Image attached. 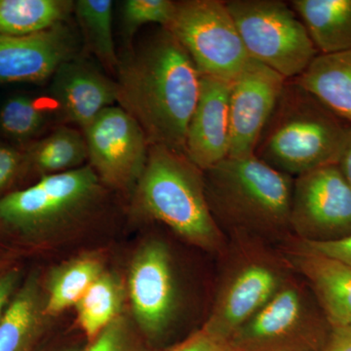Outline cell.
Returning <instances> with one entry per match:
<instances>
[{
	"instance_id": "cell-16",
	"label": "cell",
	"mask_w": 351,
	"mask_h": 351,
	"mask_svg": "<svg viewBox=\"0 0 351 351\" xmlns=\"http://www.w3.org/2000/svg\"><path fill=\"white\" fill-rule=\"evenodd\" d=\"M232 82L200 75L197 104L186 138V154L205 171L230 156Z\"/></svg>"
},
{
	"instance_id": "cell-27",
	"label": "cell",
	"mask_w": 351,
	"mask_h": 351,
	"mask_svg": "<svg viewBox=\"0 0 351 351\" xmlns=\"http://www.w3.org/2000/svg\"><path fill=\"white\" fill-rule=\"evenodd\" d=\"M174 10L175 1L172 0H126L122 2L121 21L124 36L131 40L135 32L145 25L167 27Z\"/></svg>"
},
{
	"instance_id": "cell-18",
	"label": "cell",
	"mask_w": 351,
	"mask_h": 351,
	"mask_svg": "<svg viewBox=\"0 0 351 351\" xmlns=\"http://www.w3.org/2000/svg\"><path fill=\"white\" fill-rule=\"evenodd\" d=\"M45 294L36 272L23 280L0 318V351H31L46 322Z\"/></svg>"
},
{
	"instance_id": "cell-21",
	"label": "cell",
	"mask_w": 351,
	"mask_h": 351,
	"mask_svg": "<svg viewBox=\"0 0 351 351\" xmlns=\"http://www.w3.org/2000/svg\"><path fill=\"white\" fill-rule=\"evenodd\" d=\"M25 171H34L40 178L76 169L88 160L87 145L80 129L59 125L45 137L27 147Z\"/></svg>"
},
{
	"instance_id": "cell-36",
	"label": "cell",
	"mask_w": 351,
	"mask_h": 351,
	"mask_svg": "<svg viewBox=\"0 0 351 351\" xmlns=\"http://www.w3.org/2000/svg\"><path fill=\"white\" fill-rule=\"evenodd\" d=\"M8 258V257H5V256L0 255V260H2V258Z\"/></svg>"
},
{
	"instance_id": "cell-5",
	"label": "cell",
	"mask_w": 351,
	"mask_h": 351,
	"mask_svg": "<svg viewBox=\"0 0 351 351\" xmlns=\"http://www.w3.org/2000/svg\"><path fill=\"white\" fill-rule=\"evenodd\" d=\"M110 197L89 164L0 196V234L31 243L103 217Z\"/></svg>"
},
{
	"instance_id": "cell-1",
	"label": "cell",
	"mask_w": 351,
	"mask_h": 351,
	"mask_svg": "<svg viewBox=\"0 0 351 351\" xmlns=\"http://www.w3.org/2000/svg\"><path fill=\"white\" fill-rule=\"evenodd\" d=\"M115 82L117 106L142 127L149 145L186 154L200 73L175 36L160 27L129 47L119 58Z\"/></svg>"
},
{
	"instance_id": "cell-31",
	"label": "cell",
	"mask_w": 351,
	"mask_h": 351,
	"mask_svg": "<svg viewBox=\"0 0 351 351\" xmlns=\"http://www.w3.org/2000/svg\"><path fill=\"white\" fill-rule=\"evenodd\" d=\"M289 242L302 250L326 256L351 267V234L345 239L324 242V243H311V242L299 241L294 239L289 240Z\"/></svg>"
},
{
	"instance_id": "cell-17",
	"label": "cell",
	"mask_w": 351,
	"mask_h": 351,
	"mask_svg": "<svg viewBox=\"0 0 351 351\" xmlns=\"http://www.w3.org/2000/svg\"><path fill=\"white\" fill-rule=\"evenodd\" d=\"M277 248L304 279L331 326H351V267L289 241Z\"/></svg>"
},
{
	"instance_id": "cell-14",
	"label": "cell",
	"mask_w": 351,
	"mask_h": 351,
	"mask_svg": "<svg viewBox=\"0 0 351 351\" xmlns=\"http://www.w3.org/2000/svg\"><path fill=\"white\" fill-rule=\"evenodd\" d=\"M287 80L252 59L232 82L230 93V156H254L261 134L276 108Z\"/></svg>"
},
{
	"instance_id": "cell-10",
	"label": "cell",
	"mask_w": 351,
	"mask_h": 351,
	"mask_svg": "<svg viewBox=\"0 0 351 351\" xmlns=\"http://www.w3.org/2000/svg\"><path fill=\"white\" fill-rule=\"evenodd\" d=\"M88 160L101 184L133 195L144 172L149 144L142 127L119 106L103 110L82 130Z\"/></svg>"
},
{
	"instance_id": "cell-9",
	"label": "cell",
	"mask_w": 351,
	"mask_h": 351,
	"mask_svg": "<svg viewBox=\"0 0 351 351\" xmlns=\"http://www.w3.org/2000/svg\"><path fill=\"white\" fill-rule=\"evenodd\" d=\"M165 29L189 53L200 75L233 82L252 60L226 1H175Z\"/></svg>"
},
{
	"instance_id": "cell-7",
	"label": "cell",
	"mask_w": 351,
	"mask_h": 351,
	"mask_svg": "<svg viewBox=\"0 0 351 351\" xmlns=\"http://www.w3.org/2000/svg\"><path fill=\"white\" fill-rule=\"evenodd\" d=\"M331 331L311 288L294 271L226 346L230 351H323Z\"/></svg>"
},
{
	"instance_id": "cell-13",
	"label": "cell",
	"mask_w": 351,
	"mask_h": 351,
	"mask_svg": "<svg viewBox=\"0 0 351 351\" xmlns=\"http://www.w3.org/2000/svg\"><path fill=\"white\" fill-rule=\"evenodd\" d=\"M69 22L29 36L0 34V83H43L82 55V38Z\"/></svg>"
},
{
	"instance_id": "cell-34",
	"label": "cell",
	"mask_w": 351,
	"mask_h": 351,
	"mask_svg": "<svg viewBox=\"0 0 351 351\" xmlns=\"http://www.w3.org/2000/svg\"><path fill=\"white\" fill-rule=\"evenodd\" d=\"M337 165L351 188V127Z\"/></svg>"
},
{
	"instance_id": "cell-12",
	"label": "cell",
	"mask_w": 351,
	"mask_h": 351,
	"mask_svg": "<svg viewBox=\"0 0 351 351\" xmlns=\"http://www.w3.org/2000/svg\"><path fill=\"white\" fill-rule=\"evenodd\" d=\"M128 292L138 330L147 339L162 337L174 320L178 294L172 257L161 240H149L136 252Z\"/></svg>"
},
{
	"instance_id": "cell-25",
	"label": "cell",
	"mask_w": 351,
	"mask_h": 351,
	"mask_svg": "<svg viewBox=\"0 0 351 351\" xmlns=\"http://www.w3.org/2000/svg\"><path fill=\"white\" fill-rule=\"evenodd\" d=\"M123 290L119 279L104 271L75 304L80 326L90 341L121 315Z\"/></svg>"
},
{
	"instance_id": "cell-33",
	"label": "cell",
	"mask_w": 351,
	"mask_h": 351,
	"mask_svg": "<svg viewBox=\"0 0 351 351\" xmlns=\"http://www.w3.org/2000/svg\"><path fill=\"white\" fill-rule=\"evenodd\" d=\"M323 351H351V326L332 327Z\"/></svg>"
},
{
	"instance_id": "cell-6",
	"label": "cell",
	"mask_w": 351,
	"mask_h": 351,
	"mask_svg": "<svg viewBox=\"0 0 351 351\" xmlns=\"http://www.w3.org/2000/svg\"><path fill=\"white\" fill-rule=\"evenodd\" d=\"M211 311L203 325L226 343L265 306L294 272L277 247L248 239H228Z\"/></svg>"
},
{
	"instance_id": "cell-2",
	"label": "cell",
	"mask_w": 351,
	"mask_h": 351,
	"mask_svg": "<svg viewBox=\"0 0 351 351\" xmlns=\"http://www.w3.org/2000/svg\"><path fill=\"white\" fill-rule=\"evenodd\" d=\"M203 179L210 211L226 239H248L279 247L293 239L295 178L252 156L228 157L203 171Z\"/></svg>"
},
{
	"instance_id": "cell-22",
	"label": "cell",
	"mask_w": 351,
	"mask_h": 351,
	"mask_svg": "<svg viewBox=\"0 0 351 351\" xmlns=\"http://www.w3.org/2000/svg\"><path fill=\"white\" fill-rule=\"evenodd\" d=\"M71 0H0V34L23 36L69 22Z\"/></svg>"
},
{
	"instance_id": "cell-15",
	"label": "cell",
	"mask_w": 351,
	"mask_h": 351,
	"mask_svg": "<svg viewBox=\"0 0 351 351\" xmlns=\"http://www.w3.org/2000/svg\"><path fill=\"white\" fill-rule=\"evenodd\" d=\"M48 98L61 125L80 130L106 108L117 104V82L83 55L62 64L51 78Z\"/></svg>"
},
{
	"instance_id": "cell-37",
	"label": "cell",
	"mask_w": 351,
	"mask_h": 351,
	"mask_svg": "<svg viewBox=\"0 0 351 351\" xmlns=\"http://www.w3.org/2000/svg\"><path fill=\"white\" fill-rule=\"evenodd\" d=\"M226 351H230V350H228V348H226Z\"/></svg>"
},
{
	"instance_id": "cell-23",
	"label": "cell",
	"mask_w": 351,
	"mask_h": 351,
	"mask_svg": "<svg viewBox=\"0 0 351 351\" xmlns=\"http://www.w3.org/2000/svg\"><path fill=\"white\" fill-rule=\"evenodd\" d=\"M73 14L85 51L93 55L106 71L117 73L119 58L113 38L112 0H77Z\"/></svg>"
},
{
	"instance_id": "cell-28",
	"label": "cell",
	"mask_w": 351,
	"mask_h": 351,
	"mask_svg": "<svg viewBox=\"0 0 351 351\" xmlns=\"http://www.w3.org/2000/svg\"><path fill=\"white\" fill-rule=\"evenodd\" d=\"M82 351H147L126 316L119 315Z\"/></svg>"
},
{
	"instance_id": "cell-32",
	"label": "cell",
	"mask_w": 351,
	"mask_h": 351,
	"mask_svg": "<svg viewBox=\"0 0 351 351\" xmlns=\"http://www.w3.org/2000/svg\"><path fill=\"white\" fill-rule=\"evenodd\" d=\"M226 348L225 343L219 341L202 327L182 343L165 351H226Z\"/></svg>"
},
{
	"instance_id": "cell-35",
	"label": "cell",
	"mask_w": 351,
	"mask_h": 351,
	"mask_svg": "<svg viewBox=\"0 0 351 351\" xmlns=\"http://www.w3.org/2000/svg\"><path fill=\"white\" fill-rule=\"evenodd\" d=\"M51 351H80V348L75 346H66V348H58V350Z\"/></svg>"
},
{
	"instance_id": "cell-3",
	"label": "cell",
	"mask_w": 351,
	"mask_h": 351,
	"mask_svg": "<svg viewBox=\"0 0 351 351\" xmlns=\"http://www.w3.org/2000/svg\"><path fill=\"white\" fill-rule=\"evenodd\" d=\"M132 198L137 213L163 223L189 243L219 256L226 250L228 239L210 211L203 171L186 154L149 145Z\"/></svg>"
},
{
	"instance_id": "cell-29",
	"label": "cell",
	"mask_w": 351,
	"mask_h": 351,
	"mask_svg": "<svg viewBox=\"0 0 351 351\" xmlns=\"http://www.w3.org/2000/svg\"><path fill=\"white\" fill-rule=\"evenodd\" d=\"M23 282V269L13 258L0 260V318Z\"/></svg>"
},
{
	"instance_id": "cell-24",
	"label": "cell",
	"mask_w": 351,
	"mask_h": 351,
	"mask_svg": "<svg viewBox=\"0 0 351 351\" xmlns=\"http://www.w3.org/2000/svg\"><path fill=\"white\" fill-rule=\"evenodd\" d=\"M103 272V263L93 256L76 258L53 269L44 288L46 316L53 317L75 306Z\"/></svg>"
},
{
	"instance_id": "cell-11",
	"label": "cell",
	"mask_w": 351,
	"mask_h": 351,
	"mask_svg": "<svg viewBox=\"0 0 351 351\" xmlns=\"http://www.w3.org/2000/svg\"><path fill=\"white\" fill-rule=\"evenodd\" d=\"M290 223L299 241L324 243L351 234V188L337 164L295 178Z\"/></svg>"
},
{
	"instance_id": "cell-19",
	"label": "cell",
	"mask_w": 351,
	"mask_h": 351,
	"mask_svg": "<svg viewBox=\"0 0 351 351\" xmlns=\"http://www.w3.org/2000/svg\"><path fill=\"white\" fill-rule=\"evenodd\" d=\"M293 82L351 124V49L318 54Z\"/></svg>"
},
{
	"instance_id": "cell-20",
	"label": "cell",
	"mask_w": 351,
	"mask_h": 351,
	"mask_svg": "<svg viewBox=\"0 0 351 351\" xmlns=\"http://www.w3.org/2000/svg\"><path fill=\"white\" fill-rule=\"evenodd\" d=\"M319 54L351 49V0H293Z\"/></svg>"
},
{
	"instance_id": "cell-26",
	"label": "cell",
	"mask_w": 351,
	"mask_h": 351,
	"mask_svg": "<svg viewBox=\"0 0 351 351\" xmlns=\"http://www.w3.org/2000/svg\"><path fill=\"white\" fill-rule=\"evenodd\" d=\"M54 120H58L56 112L48 96L36 98L19 95L8 99L0 108V128L18 142L38 137Z\"/></svg>"
},
{
	"instance_id": "cell-8",
	"label": "cell",
	"mask_w": 351,
	"mask_h": 351,
	"mask_svg": "<svg viewBox=\"0 0 351 351\" xmlns=\"http://www.w3.org/2000/svg\"><path fill=\"white\" fill-rule=\"evenodd\" d=\"M226 4L251 59L285 80L301 75L319 54L289 2L230 0Z\"/></svg>"
},
{
	"instance_id": "cell-4",
	"label": "cell",
	"mask_w": 351,
	"mask_h": 351,
	"mask_svg": "<svg viewBox=\"0 0 351 351\" xmlns=\"http://www.w3.org/2000/svg\"><path fill=\"white\" fill-rule=\"evenodd\" d=\"M351 124L287 80L254 156L291 177L338 163Z\"/></svg>"
},
{
	"instance_id": "cell-30",
	"label": "cell",
	"mask_w": 351,
	"mask_h": 351,
	"mask_svg": "<svg viewBox=\"0 0 351 351\" xmlns=\"http://www.w3.org/2000/svg\"><path fill=\"white\" fill-rule=\"evenodd\" d=\"M25 172L24 152L0 145V193L5 191Z\"/></svg>"
}]
</instances>
